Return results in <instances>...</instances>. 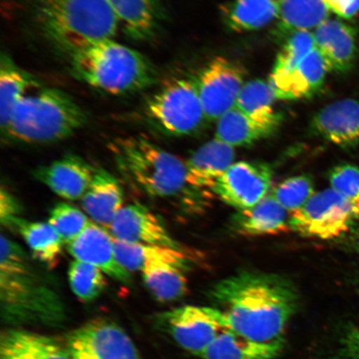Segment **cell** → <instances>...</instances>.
Listing matches in <instances>:
<instances>
[{
    "instance_id": "obj_1",
    "label": "cell",
    "mask_w": 359,
    "mask_h": 359,
    "mask_svg": "<svg viewBox=\"0 0 359 359\" xmlns=\"http://www.w3.org/2000/svg\"><path fill=\"white\" fill-rule=\"evenodd\" d=\"M210 295L232 330L262 343L284 341L299 305L293 285L268 273H237L217 283Z\"/></svg>"
},
{
    "instance_id": "obj_2",
    "label": "cell",
    "mask_w": 359,
    "mask_h": 359,
    "mask_svg": "<svg viewBox=\"0 0 359 359\" xmlns=\"http://www.w3.org/2000/svg\"><path fill=\"white\" fill-rule=\"evenodd\" d=\"M34 19L44 38L67 57L119 29L109 0H30Z\"/></svg>"
},
{
    "instance_id": "obj_3",
    "label": "cell",
    "mask_w": 359,
    "mask_h": 359,
    "mask_svg": "<svg viewBox=\"0 0 359 359\" xmlns=\"http://www.w3.org/2000/svg\"><path fill=\"white\" fill-rule=\"evenodd\" d=\"M88 122L87 112L69 94L40 88L21 100L1 129L7 142L48 144L65 140Z\"/></svg>"
},
{
    "instance_id": "obj_4",
    "label": "cell",
    "mask_w": 359,
    "mask_h": 359,
    "mask_svg": "<svg viewBox=\"0 0 359 359\" xmlns=\"http://www.w3.org/2000/svg\"><path fill=\"white\" fill-rule=\"evenodd\" d=\"M69 60L76 79L111 95L140 92L157 80L150 60L114 39L89 45L69 56Z\"/></svg>"
},
{
    "instance_id": "obj_5",
    "label": "cell",
    "mask_w": 359,
    "mask_h": 359,
    "mask_svg": "<svg viewBox=\"0 0 359 359\" xmlns=\"http://www.w3.org/2000/svg\"><path fill=\"white\" fill-rule=\"evenodd\" d=\"M0 294L2 313L12 322H55L64 305L50 286L34 271L24 250L1 236Z\"/></svg>"
},
{
    "instance_id": "obj_6",
    "label": "cell",
    "mask_w": 359,
    "mask_h": 359,
    "mask_svg": "<svg viewBox=\"0 0 359 359\" xmlns=\"http://www.w3.org/2000/svg\"><path fill=\"white\" fill-rule=\"evenodd\" d=\"M109 148L123 176L151 198H173L193 188L187 163L146 138L120 137Z\"/></svg>"
},
{
    "instance_id": "obj_7",
    "label": "cell",
    "mask_w": 359,
    "mask_h": 359,
    "mask_svg": "<svg viewBox=\"0 0 359 359\" xmlns=\"http://www.w3.org/2000/svg\"><path fill=\"white\" fill-rule=\"evenodd\" d=\"M144 114L155 127L173 136H187L206 121L196 79L173 78L148 98Z\"/></svg>"
},
{
    "instance_id": "obj_8",
    "label": "cell",
    "mask_w": 359,
    "mask_h": 359,
    "mask_svg": "<svg viewBox=\"0 0 359 359\" xmlns=\"http://www.w3.org/2000/svg\"><path fill=\"white\" fill-rule=\"evenodd\" d=\"M359 215L333 189L314 193L306 204L290 218L291 230L305 237L333 240L346 234Z\"/></svg>"
},
{
    "instance_id": "obj_9",
    "label": "cell",
    "mask_w": 359,
    "mask_h": 359,
    "mask_svg": "<svg viewBox=\"0 0 359 359\" xmlns=\"http://www.w3.org/2000/svg\"><path fill=\"white\" fill-rule=\"evenodd\" d=\"M161 320L180 347L198 357L219 334L231 330L226 317L215 307L185 305L164 313Z\"/></svg>"
},
{
    "instance_id": "obj_10",
    "label": "cell",
    "mask_w": 359,
    "mask_h": 359,
    "mask_svg": "<svg viewBox=\"0 0 359 359\" xmlns=\"http://www.w3.org/2000/svg\"><path fill=\"white\" fill-rule=\"evenodd\" d=\"M245 74L239 62L222 56L202 69L195 79L206 120L218 121L235 107Z\"/></svg>"
},
{
    "instance_id": "obj_11",
    "label": "cell",
    "mask_w": 359,
    "mask_h": 359,
    "mask_svg": "<svg viewBox=\"0 0 359 359\" xmlns=\"http://www.w3.org/2000/svg\"><path fill=\"white\" fill-rule=\"evenodd\" d=\"M73 359H141L131 338L107 320H95L74 330L67 339Z\"/></svg>"
},
{
    "instance_id": "obj_12",
    "label": "cell",
    "mask_w": 359,
    "mask_h": 359,
    "mask_svg": "<svg viewBox=\"0 0 359 359\" xmlns=\"http://www.w3.org/2000/svg\"><path fill=\"white\" fill-rule=\"evenodd\" d=\"M272 185L271 169L262 163H233L218 180L212 191L229 205L250 209L266 198Z\"/></svg>"
},
{
    "instance_id": "obj_13",
    "label": "cell",
    "mask_w": 359,
    "mask_h": 359,
    "mask_svg": "<svg viewBox=\"0 0 359 359\" xmlns=\"http://www.w3.org/2000/svg\"><path fill=\"white\" fill-rule=\"evenodd\" d=\"M67 250L75 259L92 264L106 276L128 285L132 277L116 257L114 238L96 223L90 222L81 235L69 244Z\"/></svg>"
},
{
    "instance_id": "obj_14",
    "label": "cell",
    "mask_w": 359,
    "mask_h": 359,
    "mask_svg": "<svg viewBox=\"0 0 359 359\" xmlns=\"http://www.w3.org/2000/svg\"><path fill=\"white\" fill-rule=\"evenodd\" d=\"M109 229L116 241L180 249L158 217L141 204L123 206Z\"/></svg>"
},
{
    "instance_id": "obj_15",
    "label": "cell",
    "mask_w": 359,
    "mask_h": 359,
    "mask_svg": "<svg viewBox=\"0 0 359 359\" xmlns=\"http://www.w3.org/2000/svg\"><path fill=\"white\" fill-rule=\"evenodd\" d=\"M316 48L330 72L346 74L358 55L357 32L343 20L327 19L313 31Z\"/></svg>"
},
{
    "instance_id": "obj_16",
    "label": "cell",
    "mask_w": 359,
    "mask_h": 359,
    "mask_svg": "<svg viewBox=\"0 0 359 359\" xmlns=\"http://www.w3.org/2000/svg\"><path fill=\"white\" fill-rule=\"evenodd\" d=\"M96 170L76 155H66L34 170V176L58 196L66 200L83 198Z\"/></svg>"
},
{
    "instance_id": "obj_17",
    "label": "cell",
    "mask_w": 359,
    "mask_h": 359,
    "mask_svg": "<svg viewBox=\"0 0 359 359\" xmlns=\"http://www.w3.org/2000/svg\"><path fill=\"white\" fill-rule=\"evenodd\" d=\"M119 29L137 42L154 39L165 20L163 0H109Z\"/></svg>"
},
{
    "instance_id": "obj_18",
    "label": "cell",
    "mask_w": 359,
    "mask_h": 359,
    "mask_svg": "<svg viewBox=\"0 0 359 359\" xmlns=\"http://www.w3.org/2000/svg\"><path fill=\"white\" fill-rule=\"evenodd\" d=\"M312 127L335 145L356 147L359 142V100L345 98L325 106L313 116Z\"/></svg>"
},
{
    "instance_id": "obj_19",
    "label": "cell",
    "mask_w": 359,
    "mask_h": 359,
    "mask_svg": "<svg viewBox=\"0 0 359 359\" xmlns=\"http://www.w3.org/2000/svg\"><path fill=\"white\" fill-rule=\"evenodd\" d=\"M235 149L217 138L205 143L187 161V180L197 190H213L215 183L233 164Z\"/></svg>"
},
{
    "instance_id": "obj_20",
    "label": "cell",
    "mask_w": 359,
    "mask_h": 359,
    "mask_svg": "<svg viewBox=\"0 0 359 359\" xmlns=\"http://www.w3.org/2000/svg\"><path fill=\"white\" fill-rule=\"evenodd\" d=\"M84 212L94 223L109 228L123 208V191L111 174L103 169L96 170L88 189L83 196Z\"/></svg>"
},
{
    "instance_id": "obj_21",
    "label": "cell",
    "mask_w": 359,
    "mask_h": 359,
    "mask_svg": "<svg viewBox=\"0 0 359 359\" xmlns=\"http://www.w3.org/2000/svg\"><path fill=\"white\" fill-rule=\"evenodd\" d=\"M329 72L324 58L314 48L288 76L269 84L277 100H303L320 91Z\"/></svg>"
},
{
    "instance_id": "obj_22",
    "label": "cell",
    "mask_w": 359,
    "mask_h": 359,
    "mask_svg": "<svg viewBox=\"0 0 359 359\" xmlns=\"http://www.w3.org/2000/svg\"><path fill=\"white\" fill-rule=\"evenodd\" d=\"M0 359H73L67 348L48 336L24 330L3 334Z\"/></svg>"
},
{
    "instance_id": "obj_23",
    "label": "cell",
    "mask_w": 359,
    "mask_h": 359,
    "mask_svg": "<svg viewBox=\"0 0 359 359\" xmlns=\"http://www.w3.org/2000/svg\"><path fill=\"white\" fill-rule=\"evenodd\" d=\"M281 122L254 118L234 107L217 121L215 138L233 147L249 146L271 136Z\"/></svg>"
},
{
    "instance_id": "obj_24",
    "label": "cell",
    "mask_w": 359,
    "mask_h": 359,
    "mask_svg": "<svg viewBox=\"0 0 359 359\" xmlns=\"http://www.w3.org/2000/svg\"><path fill=\"white\" fill-rule=\"evenodd\" d=\"M283 0H233L221 7L224 24L236 32L264 28L280 16Z\"/></svg>"
},
{
    "instance_id": "obj_25",
    "label": "cell",
    "mask_w": 359,
    "mask_h": 359,
    "mask_svg": "<svg viewBox=\"0 0 359 359\" xmlns=\"http://www.w3.org/2000/svg\"><path fill=\"white\" fill-rule=\"evenodd\" d=\"M41 88L39 81L2 53L0 58V127H6L13 110L30 93Z\"/></svg>"
},
{
    "instance_id": "obj_26",
    "label": "cell",
    "mask_w": 359,
    "mask_h": 359,
    "mask_svg": "<svg viewBox=\"0 0 359 359\" xmlns=\"http://www.w3.org/2000/svg\"><path fill=\"white\" fill-rule=\"evenodd\" d=\"M284 348V341L258 342L228 330L223 332L206 348L203 359H277Z\"/></svg>"
},
{
    "instance_id": "obj_27",
    "label": "cell",
    "mask_w": 359,
    "mask_h": 359,
    "mask_svg": "<svg viewBox=\"0 0 359 359\" xmlns=\"http://www.w3.org/2000/svg\"><path fill=\"white\" fill-rule=\"evenodd\" d=\"M234 222L236 231L247 236L276 235L290 228L286 210L272 196L253 208L240 210Z\"/></svg>"
},
{
    "instance_id": "obj_28",
    "label": "cell",
    "mask_w": 359,
    "mask_h": 359,
    "mask_svg": "<svg viewBox=\"0 0 359 359\" xmlns=\"http://www.w3.org/2000/svg\"><path fill=\"white\" fill-rule=\"evenodd\" d=\"M187 262H156L142 269L143 281L157 302H177L187 293Z\"/></svg>"
},
{
    "instance_id": "obj_29",
    "label": "cell",
    "mask_w": 359,
    "mask_h": 359,
    "mask_svg": "<svg viewBox=\"0 0 359 359\" xmlns=\"http://www.w3.org/2000/svg\"><path fill=\"white\" fill-rule=\"evenodd\" d=\"M11 230L20 233L34 257L48 269H53L60 263L65 243L51 224L31 222L20 217L13 222Z\"/></svg>"
},
{
    "instance_id": "obj_30",
    "label": "cell",
    "mask_w": 359,
    "mask_h": 359,
    "mask_svg": "<svg viewBox=\"0 0 359 359\" xmlns=\"http://www.w3.org/2000/svg\"><path fill=\"white\" fill-rule=\"evenodd\" d=\"M330 11L323 0H283L276 32L287 38L298 31H312L330 19Z\"/></svg>"
},
{
    "instance_id": "obj_31",
    "label": "cell",
    "mask_w": 359,
    "mask_h": 359,
    "mask_svg": "<svg viewBox=\"0 0 359 359\" xmlns=\"http://www.w3.org/2000/svg\"><path fill=\"white\" fill-rule=\"evenodd\" d=\"M116 259L130 273L142 271L147 264L161 262H187L181 249L173 247L128 243L114 239Z\"/></svg>"
},
{
    "instance_id": "obj_32",
    "label": "cell",
    "mask_w": 359,
    "mask_h": 359,
    "mask_svg": "<svg viewBox=\"0 0 359 359\" xmlns=\"http://www.w3.org/2000/svg\"><path fill=\"white\" fill-rule=\"evenodd\" d=\"M276 100L269 81L255 79L245 83L235 107L259 120L282 121L281 115L273 107Z\"/></svg>"
},
{
    "instance_id": "obj_33",
    "label": "cell",
    "mask_w": 359,
    "mask_h": 359,
    "mask_svg": "<svg viewBox=\"0 0 359 359\" xmlns=\"http://www.w3.org/2000/svg\"><path fill=\"white\" fill-rule=\"evenodd\" d=\"M314 48L312 31H298L290 34L276 57L269 83H275L288 76Z\"/></svg>"
},
{
    "instance_id": "obj_34",
    "label": "cell",
    "mask_w": 359,
    "mask_h": 359,
    "mask_svg": "<svg viewBox=\"0 0 359 359\" xmlns=\"http://www.w3.org/2000/svg\"><path fill=\"white\" fill-rule=\"evenodd\" d=\"M105 273L92 264L74 260L69 269L72 291L83 302H91L100 297L107 286Z\"/></svg>"
},
{
    "instance_id": "obj_35",
    "label": "cell",
    "mask_w": 359,
    "mask_h": 359,
    "mask_svg": "<svg viewBox=\"0 0 359 359\" xmlns=\"http://www.w3.org/2000/svg\"><path fill=\"white\" fill-rule=\"evenodd\" d=\"M89 222L86 215L65 202L55 205L49 215L48 222L67 245L79 237Z\"/></svg>"
},
{
    "instance_id": "obj_36",
    "label": "cell",
    "mask_w": 359,
    "mask_h": 359,
    "mask_svg": "<svg viewBox=\"0 0 359 359\" xmlns=\"http://www.w3.org/2000/svg\"><path fill=\"white\" fill-rule=\"evenodd\" d=\"M314 195L313 182L304 176L285 180L273 191V197L286 212L293 214L302 208Z\"/></svg>"
},
{
    "instance_id": "obj_37",
    "label": "cell",
    "mask_w": 359,
    "mask_h": 359,
    "mask_svg": "<svg viewBox=\"0 0 359 359\" xmlns=\"http://www.w3.org/2000/svg\"><path fill=\"white\" fill-rule=\"evenodd\" d=\"M331 189L343 196L359 215V168L351 164L338 165L330 174Z\"/></svg>"
},
{
    "instance_id": "obj_38",
    "label": "cell",
    "mask_w": 359,
    "mask_h": 359,
    "mask_svg": "<svg viewBox=\"0 0 359 359\" xmlns=\"http://www.w3.org/2000/svg\"><path fill=\"white\" fill-rule=\"evenodd\" d=\"M21 206L19 201L6 188L0 191V221L2 226L11 229L13 222L20 218Z\"/></svg>"
},
{
    "instance_id": "obj_39",
    "label": "cell",
    "mask_w": 359,
    "mask_h": 359,
    "mask_svg": "<svg viewBox=\"0 0 359 359\" xmlns=\"http://www.w3.org/2000/svg\"><path fill=\"white\" fill-rule=\"evenodd\" d=\"M330 13L343 20H351L359 13V0H323Z\"/></svg>"
},
{
    "instance_id": "obj_40",
    "label": "cell",
    "mask_w": 359,
    "mask_h": 359,
    "mask_svg": "<svg viewBox=\"0 0 359 359\" xmlns=\"http://www.w3.org/2000/svg\"><path fill=\"white\" fill-rule=\"evenodd\" d=\"M340 355L342 359H359V327H352L344 336Z\"/></svg>"
},
{
    "instance_id": "obj_41",
    "label": "cell",
    "mask_w": 359,
    "mask_h": 359,
    "mask_svg": "<svg viewBox=\"0 0 359 359\" xmlns=\"http://www.w3.org/2000/svg\"><path fill=\"white\" fill-rule=\"evenodd\" d=\"M350 245L359 254V226L354 229L352 236L350 237Z\"/></svg>"
}]
</instances>
